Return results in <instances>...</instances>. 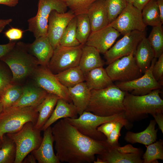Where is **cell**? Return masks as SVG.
I'll list each match as a JSON object with an SVG mask.
<instances>
[{
  "mask_svg": "<svg viewBox=\"0 0 163 163\" xmlns=\"http://www.w3.org/2000/svg\"><path fill=\"white\" fill-rule=\"evenodd\" d=\"M56 155L61 162L91 163L95 155H101L110 145L106 141L97 140L82 134L66 118L51 127Z\"/></svg>",
  "mask_w": 163,
  "mask_h": 163,
  "instance_id": "6da1fadb",
  "label": "cell"
},
{
  "mask_svg": "<svg viewBox=\"0 0 163 163\" xmlns=\"http://www.w3.org/2000/svg\"><path fill=\"white\" fill-rule=\"evenodd\" d=\"M160 89L143 95H136L126 92L123 101L124 115L129 123L147 118L148 114L163 113V100Z\"/></svg>",
  "mask_w": 163,
  "mask_h": 163,
  "instance_id": "7a4b0ae2",
  "label": "cell"
},
{
  "mask_svg": "<svg viewBox=\"0 0 163 163\" xmlns=\"http://www.w3.org/2000/svg\"><path fill=\"white\" fill-rule=\"evenodd\" d=\"M125 93L114 84L103 89L91 90L85 111L102 117L124 113L123 101Z\"/></svg>",
  "mask_w": 163,
  "mask_h": 163,
  "instance_id": "3957f363",
  "label": "cell"
},
{
  "mask_svg": "<svg viewBox=\"0 0 163 163\" xmlns=\"http://www.w3.org/2000/svg\"><path fill=\"white\" fill-rule=\"evenodd\" d=\"M9 67L13 83L32 75L39 65L37 59L30 54L26 44L17 42L13 49L0 59Z\"/></svg>",
  "mask_w": 163,
  "mask_h": 163,
  "instance_id": "277c9868",
  "label": "cell"
},
{
  "mask_svg": "<svg viewBox=\"0 0 163 163\" xmlns=\"http://www.w3.org/2000/svg\"><path fill=\"white\" fill-rule=\"evenodd\" d=\"M124 113L110 116L102 117L85 111L77 118H66L72 125L85 135L95 140L106 141V137L97 130V128L106 122L116 121L123 124L126 129H130L131 123L125 119Z\"/></svg>",
  "mask_w": 163,
  "mask_h": 163,
  "instance_id": "5b68a950",
  "label": "cell"
},
{
  "mask_svg": "<svg viewBox=\"0 0 163 163\" xmlns=\"http://www.w3.org/2000/svg\"><path fill=\"white\" fill-rule=\"evenodd\" d=\"M36 107H10L4 109L0 114V138L4 135L17 132L27 123L35 125L38 113Z\"/></svg>",
  "mask_w": 163,
  "mask_h": 163,
  "instance_id": "8992f818",
  "label": "cell"
},
{
  "mask_svg": "<svg viewBox=\"0 0 163 163\" xmlns=\"http://www.w3.org/2000/svg\"><path fill=\"white\" fill-rule=\"evenodd\" d=\"M40 129L31 122L26 123L18 131L5 134L14 142L16 154L14 163H21L26 156L40 146L43 139Z\"/></svg>",
  "mask_w": 163,
  "mask_h": 163,
  "instance_id": "52a82bcc",
  "label": "cell"
},
{
  "mask_svg": "<svg viewBox=\"0 0 163 163\" xmlns=\"http://www.w3.org/2000/svg\"><path fill=\"white\" fill-rule=\"evenodd\" d=\"M68 8L64 0H39L36 14L27 21L28 30L35 38L47 35L48 18L51 12L55 10L65 13Z\"/></svg>",
  "mask_w": 163,
  "mask_h": 163,
  "instance_id": "ba28073f",
  "label": "cell"
},
{
  "mask_svg": "<svg viewBox=\"0 0 163 163\" xmlns=\"http://www.w3.org/2000/svg\"><path fill=\"white\" fill-rule=\"evenodd\" d=\"M134 53L117 59L108 65L106 71L113 82H126L136 79L142 75L137 65Z\"/></svg>",
  "mask_w": 163,
  "mask_h": 163,
  "instance_id": "9c48e42d",
  "label": "cell"
},
{
  "mask_svg": "<svg viewBox=\"0 0 163 163\" xmlns=\"http://www.w3.org/2000/svg\"><path fill=\"white\" fill-rule=\"evenodd\" d=\"M84 45L72 47L58 45L54 50L47 67L54 74L78 66Z\"/></svg>",
  "mask_w": 163,
  "mask_h": 163,
  "instance_id": "30bf717a",
  "label": "cell"
},
{
  "mask_svg": "<svg viewBox=\"0 0 163 163\" xmlns=\"http://www.w3.org/2000/svg\"><path fill=\"white\" fill-rule=\"evenodd\" d=\"M157 59L154 58L149 68L141 76L128 82H117L115 85L121 90L136 95H143L160 89L163 85L155 79L152 72Z\"/></svg>",
  "mask_w": 163,
  "mask_h": 163,
  "instance_id": "8fae6325",
  "label": "cell"
},
{
  "mask_svg": "<svg viewBox=\"0 0 163 163\" xmlns=\"http://www.w3.org/2000/svg\"><path fill=\"white\" fill-rule=\"evenodd\" d=\"M146 37L145 31L134 30L123 35L104 54L108 65L115 60L128 55L136 51L140 41Z\"/></svg>",
  "mask_w": 163,
  "mask_h": 163,
  "instance_id": "7c38bea8",
  "label": "cell"
},
{
  "mask_svg": "<svg viewBox=\"0 0 163 163\" xmlns=\"http://www.w3.org/2000/svg\"><path fill=\"white\" fill-rule=\"evenodd\" d=\"M37 86L72 102L68 88L62 85L47 66L39 65L32 75Z\"/></svg>",
  "mask_w": 163,
  "mask_h": 163,
  "instance_id": "4fadbf2b",
  "label": "cell"
},
{
  "mask_svg": "<svg viewBox=\"0 0 163 163\" xmlns=\"http://www.w3.org/2000/svg\"><path fill=\"white\" fill-rule=\"evenodd\" d=\"M109 25L123 35L134 30L144 31L146 27L143 21L141 11L129 3Z\"/></svg>",
  "mask_w": 163,
  "mask_h": 163,
  "instance_id": "5bb4252c",
  "label": "cell"
},
{
  "mask_svg": "<svg viewBox=\"0 0 163 163\" xmlns=\"http://www.w3.org/2000/svg\"><path fill=\"white\" fill-rule=\"evenodd\" d=\"M75 16L70 10L61 13L53 11L48 20L47 36L54 50L59 45L68 25Z\"/></svg>",
  "mask_w": 163,
  "mask_h": 163,
  "instance_id": "9a60e30c",
  "label": "cell"
},
{
  "mask_svg": "<svg viewBox=\"0 0 163 163\" xmlns=\"http://www.w3.org/2000/svg\"><path fill=\"white\" fill-rule=\"evenodd\" d=\"M120 33L108 25L98 30L91 32L85 45L95 47L104 54L113 45Z\"/></svg>",
  "mask_w": 163,
  "mask_h": 163,
  "instance_id": "2e32d148",
  "label": "cell"
},
{
  "mask_svg": "<svg viewBox=\"0 0 163 163\" xmlns=\"http://www.w3.org/2000/svg\"><path fill=\"white\" fill-rule=\"evenodd\" d=\"M43 131V137L40 146L31 152L39 163H60L54 152V141L51 127H49Z\"/></svg>",
  "mask_w": 163,
  "mask_h": 163,
  "instance_id": "e0dca14e",
  "label": "cell"
},
{
  "mask_svg": "<svg viewBox=\"0 0 163 163\" xmlns=\"http://www.w3.org/2000/svg\"><path fill=\"white\" fill-rule=\"evenodd\" d=\"M28 52L37 60L39 65L47 66L54 49L47 35L35 38L31 43L26 44Z\"/></svg>",
  "mask_w": 163,
  "mask_h": 163,
  "instance_id": "ac0fdd59",
  "label": "cell"
},
{
  "mask_svg": "<svg viewBox=\"0 0 163 163\" xmlns=\"http://www.w3.org/2000/svg\"><path fill=\"white\" fill-rule=\"evenodd\" d=\"M87 14L91 32L101 29L109 24L105 0H97L94 2L90 6Z\"/></svg>",
  "mask_w": 163,
  "mask_h": 163,
  "instance_id": "d6986e66",
  "label": "cell"
},
{
  "mask_svg": "<svg viewBox=\"0 0 163 163\" xmlns=\"http://www.w3.org/2000/svg\"><path fill=\"white\" fill-rule=\"evenodd\" d=\"M48 93L37 85L25 86L23 87L21 97L11 107L37 106L43 101Z\"/></svg>",
  "mask_w": 163,
  "mask_h": 163,
  "instance_id": "ffe728a7",
  "label": "cell"
},
{
  "mask_svg": "<svg viewBox=\"0 0 163 163\" xmlns=\"http://www.w3.org/2000/svg\"><path fill=\"white\" fill-rule=\"evenodd\" d=\"M78 114L76 108L72 102H69L59 98L51 115L43 127L41 131L45 129L59 119L65 118H76Z\"/></svg>",
  "mask_w": 163,
  "mask_h": 163,
  "instance_id": "44dd1931",
  "label": "cell"
},
{
  "mask_svg": "<svg viewBox=\"0 0 163 163\" xmlns=\"http://www.w3.org/2000/svg\"><path fill=\"white\" fill-rule=\"evenodd\" d=\"M72 102L76 108L79 115L85 111L90 101L91 90L85 82L68 88Z\"/></svg>",
  "mask_w": 163,
  "mask_h": 163,
  "instance_id": "7402d4cb",
  "label": "cell"
},
{
  "mask_svg": "<svg viewBox=\"0 0 163 163\" xmlns=\"http://www.w3.org/2000/svg\"><path fill=\"white\" fill-rule=\"evenodd\" d=\"M104 65L100 53L95 47L84 45L78 66L84 75L91 70L103 67Z\"/></svg>",
  "mask_w": 163,
  "mask_h": 163,
  "instance_id": "603a6c76",
  "label": "cell"
},
{
  "mask_svg": "<svg viewBox=\"0 0 163 163\" xmlns=\"http://www.w3.org/2000/svg\"><path fill=\"white\" fill-rule=\"evenodd\" d=\"M85 76V82L91 90L103 89L114 84L103 67L91 70Z\"/></svg>",
  "mask_w": 163,
  "mask_h": 163,
  "instance_id": "cb8c5ba5",
  "label": "cell"
},
{
  "mask_svg": "<svg viewBox=\"0 0 163 163\" xmlns=\"http://www.w3.org/2000/svg\"><path fill=\"white\" fill-rule=\"evenodd\" d=\"M142 154L125 153L110 146L107 151L98 157L104 163H143Z\"/></svg>",
  "mask_w": 163,
  "mask_h": 163,
  "instance_id": "d4e9b609",
  "label": "cell"
},
{
  "mask_svg": "<svg viewBox=\"0 0 163 163\" xmlns=\"http://www.w3.org/2000/svg\"><path fill=\"white\" fill-rule=\"evenodd\" d=\"M134 55L137 65L144 73L149 68L155 57L153 50L146 37L138 44Z\"/></svg>",
  "mask_w": 163,
  "mask_h": 163,
  "instance_id": "484cf974",
  "label": "cell"
},
{
  "mask_svg": "<svg viewBox=\"0 0 163 163\" xmlns=\"http://www.w3.org/2000/svg\"><path fill=\"white\" fill-rule=\"evenodd\" d=\"M156 123L155 120H151L149 123L144 131L135 133L128 131L124 137L127 142L134 144L139 143L145 146L152 143L157 140L158 129H155Z\"/></svg>",
  "mask_w": 163,
  "mask_h": 163,
  "instance_id": "4316f807",
  "label": "cell"
},
{
  "mask_svg": "<svg viewBox=\"0 0 163 163\" xmlns=\"http://www.w3.org/2000/svg\"><path fill=\"white\" fill-rule=\"evenodd\" d=\"M60 97L54 94L48 93L43 101L37 107L38 113V119L34 125L35 128L41 129L51 115Z\"/></svg>",
  "mask_w": 163,
  "mask_h": 163,
  "instance_id": "83f0119b",
  "label": "cell"
},
{
  "mask_svg": "<svg viewBox=\"0 0 163 163\" xmlns=\"http://www.w3.org/2000/svg\"><path fill=\"white\" fill-rule=\"evenodd\" d=\"M55 75L59 82L67 88L85 81V75L78 66L70 68Z\"/></svg>",
  "mask_w": 163,
  "mask_h": 163,
  "instance_id": "f1b7e54d",
  "label": "cell"
},
{
  "mask_svg": "<svg viewBox=\"0 0 163 163\" xmlns=\"http://www.w3.org/2000/svg\"><path fill=\"white\" fill-rule=\"evenodd\" d=\"M141 11L143 21L146 26L153 27L162 25L156 0H150Z\"/></svg>",
  "mask_w": 163,
  "mask_h": 163,
  "instance_id": "f546056e",
  "label": "cell"
},
{
  "mask_svg": "<svg viewBox=\"0 0 163 163\" xmlns=\"http://www.w3.org/2000/svg\"><path fill=\"white\" fill-rule=\"evenodd\" d=\"M16 154L15 143L6 134L4 135L0 147V163H14Z\"/></svg>",
  "mask_w": 163,
  "mask_h": 163,
  "instance_id": "4dcf8cb0",
  "label": "cell"
},
{
  "mask_svg": "<svg viewBox=\"0 0 163 163\" xmlns=\"http://www.w3.org/2000/svg\"><path fill=\"white\" fill-rule=\"evenodd\" d=\"M76 17V38L81 44L84 45L91 32L89 20L87 14H79Z\"/></svg>",
  "mask_w": 163,
  "mask_h": 163,
  "instance_id": "1f68e13d",
  "label": "cell"
},
{
  "mask_svg": "<svg viewBox=\"0 0 163 163\" xmlns=\"http://www.w3.org/2000/svg\"><path fill=\"white\" fill-rule=\"evenodd\" d=\"M23 92V87L13 83L5 91L0 97L4 110L12 107L20 98Z\"/></svg>",
  "mask_w": 163,
  "mask_h": 163,
  "instance_id": "d6a6232c",
  "label": "cell"
},
{
  "mask_svg": "<svg viewBox=\"0 0 163 163\" xmlns=\"http://www.w3.org/2000/svg\"><path fill=\"white\" fill-rule=\"evenodd\" d=\"M146 150L142 157L143 163H158L163 160V141L161 139L145 146Z\"/></svg>",
  "mask_w": 163,
  "mask_h": 163,
  "instance_id": "836d02e7",
  "label": "cell"
},
{
  "mask_svg": "<svg viewBox=\"0 0 163 163\" xmlns=\"http://www.w3.org/2000/svg\"><path fill=\"white\" fill-rule=\"evenodd\" d=\"M148 40L158 58L163 53V30L162 25L152 27Z\"/></svg>",
  "mask_w": 163,
  "mask_h": 163,
  "instance_id": "e575fe53",
  "label": "cell"
},
{
  "mask_svg": "<svg viewBox=\"0 0 163 163\" xmlns=\"http://www.w3.org/2000/svg\"><path fill=\"white\" fill-rule=\"evenodd\" d=\"M76 23L77 19L75 16L67 26L59 42V45L72 47L81 44L76 38Z\"/></svg>",
  "mask_w": 163,
  "mask_h": 163,
  "instance_id": "d590c367",
  "label": "cell"
},
{
  "mask_svg": "<svg viewBox=\"0 0 163 163\" xmlns=\"http://www.w3.org/2000/svg\"><path fill=\"white\" fill-rule=\"evenodd\" d=\"M109 24L113 21L126 7V0H105Z\"/></svg>",
  "mask_w": 163,
  "mask_h": 163,
  "instance_id": "8d00e7d4",
  "label": "cell"
},
{
  "mask_svg": "<svg viewBox=\"0 0 163 163\" xmlns=\"http://www.w3.org/2000/svg\"><path fill=\"white\" fill-rule=\"evenodd\" d=\"M68 8L75 16L87 14L91 5L97 0H64Z\"/></svg>",
  "mask_w": 163,
  "mask_h": 163,
  "instance_id": "74e56055",
  "label": "cell"
},
{
  "mask_svg": "<svg viewBox=\"0 0 163 163\" xmlns=\"http://www.w3.org/2000/svg\"><path fill=\"white\" fill-rule=\"evenodd\" d=\"M0 60V97L6 90L12 84V76L8 69Z\"/></svg>",
  "mask_w": 163,
  "mask_h": 163,
  "instance_id": "f35d334b",
  "label": "cell"
},
{
  "mask_svg": "<svg viewBox=\"0 0 163 163\" xmlns=\"http://www.w3.org/2000/svg\"><path fill=\"white\" fill-rule=\"evenodd\" d=\"M123 126L124 125L122 123L117 122L115 127L107 138L106 141L110 146L116 147L120 146L118 139L121 136L120 131Z\"/></svg>",
  "mask_w": 163,
  "mask_h": 163,
  "instance_id": "ab89813d",
  "label": "cell"
},
{
  "mask_svg": "<svg viewBox=\"0 0 163 163\" xmlns=\"http://www.w3.org/2000/svg\"><path fill=\"white\" fill-rule=\"evenodd\" d=\"M157 59L153 68L152 74L155 79L163 85V53Z\"/></svg>",
  "mask_w": 163,
  "mask_h": 163,
  "instance_id": "60d3db41",
  "label": "cell"
},
{
  "mask_svg": "<svg viewBox=\"0 0 163 163\" xmlns=\"http://www.w3.org/2000/svg\"><path fill=\"white\" fill-rule=\"evenodd\" d=\"M24 31L21 29L11 27L4 33L5 36L10 41H15L21 39L23 36Z\"/></svg>",
  "mask_w": 163,
  "mask_h": 163,
  "instance_id": "b9f144b4",
  "label": "cell"
},
{
  "mask_svg": "<svg viewBox=\"0 0 163 163\" xmlns=\"http://www.w3.org/2000/svg\"><path fill=\"white\" fill-rule=\"evenodd\" d=\"M117 122L110 121L106 122L99 126L97 128V130L103 134L107 138L115 127Z\"/></svg>",
  "mask_w": 163,
  "mask_h": 163,
  "instance_id": "7bdbcfd3",
  "label": "cell"
},
{
  "mask_svg": "<svg viewBox=\"0 0 163 163\" xmlns=\"http://www.w3.org/2000/svg\"><path fill=\"white\" fill-rule=\"evenodd\" d=\"M119 151L125 153L142 154L140 149L133 147L130 144H128L123 146H120L116 147Z\"/></svg>",
  "mask_w": 163,
  "mask_h": 163,
  "instance_id": "ee69618b",
  "label": "cell"
},
{
  "mask_svg": "<svg viewBox=\"0 0 163 163\" xmlns=\"http://www.w3.org/2000/svg\"><path fill=\"white\" fill-rule=\"evenodd\" d=\"M16 43L15 41H10L7 44H0V59L13 49Z\"/></svg>",
  "mask_w": 163,
  "mask_h": 163,
  "instance_id": "f6af8a7d",
  "label": "cell"
},
{
  "mask_svg": "<svg viewBox=\"0 0 163 163\" xmlns=\"http://www.w3.org/2000/svg\"><path fill=\"white\" fill-rule=\"evenodd\" d=\"M154 118L156 123L158 126L159 128L163 133V113H160L152 115Z\"/></svg>",
  "mask_w": 163,
  "mask_h": 163,
  "instance_id": "bcb514c9",
  "label": "cell"
},
{
  "mask_svg": "<svg viewBox=\"0 0 163 163\" xmlns=\"http://www.w3.org/2000/svg\"><path fill=\"white\" fill-rule=\"evenodd\" d=\"M150 0H134L133 5L138 9L142 10L145 5Z\"/></svg>",
  "mask_w": 163,
  "mask_h": 163,
  "instance_id": "7dc6e473",
  "label": "cell"
},
{
  "mask_svg": "<svg viewBox=\"0 0 163 163\" xmlns=\"http://www.w3.org/2000/svg\"><path fill=\"white\" fill-rule=\"evenodd\" d=\"M18 1L19 0H0V4L13 7L18 4Z\"/></svg>",
  "mask_w": 163,
  "mask_h": 163,
  "instance_id": "c3c4849f",
  "label": "cell"
},
{
  "mask_svg": "<svg viewBox=\"0 0 163 163\" xmlns=\"http://www.w3.org/2000/svg\"><path fill=\"white\" fill-rule=\"evenodd\" d=\"M36 160L31 153L28 154L23 160L22 163H36Z\"/></svg>",
  "mask_w": 163,
  "mask_h": 163,
  "instance_id": "681fc988",
  "label": "cell"
},
{
  "mask_svg": "<svg viewBox=\"0 0 163 163\" xmlns=\"http://www.w3.org/2000/svg\"><path fill=\"white\" fill-rule=\"evenodd\" d=\"M12 21V20L11 18L0 19V33H1L5 27L11 23Z\"/></svg>",
  "mask_w": 163,
  "mask_h": 163,
  "instance_id": "f907efd6",
  "label": "cell"
},
{
  "mask_svg": "<svg viewBox=\"0 0 163 163\" xmlns=\"http://www.w3.org/2000/svg\"><path fill=\"white\" fill-rule=\"evenodd\" d=\"M157 3L160 14L161 19L163 23V0H156Z\"/></svg>",
  "mask_w": 163,
  "mask_h": 163,
  "instance_id": "816d5d0a",
  "label": "cell"
},
{
  "mask_svg": "<svg viewBox=\"0 0 163 163\" xmlns=\"http://www.w3.org/2000/svg\"><path fill=\"white\" fill-rule=\"evenodd\" d=\"M93 163H104V161L100 158L97 157L96 160H94Z\"/></svg>",
  "mask_w": 163,
  "mask_h": 163,
  "instance_id": "f5cc1de1",
  "label": "cell"
},
{
  "mask_svg": "<svg viewBox=\"0 0 163 163\" xmlns=\"http://www.w3.org/2000/svg\"><path fill=\"white\" fill-rule=\"evenodd\" d=\"M4 110L3 107L0 97V114Z\"/></svg>",
  "mask_w": 163,
  "mask_h": 163,
  "instance_id": "db71d44e",
  "label": "cell"
},
{
  "mask_svg": "<svg viewBox=\"0 0 163 163\" xmlns=\"http://www.w3.org/2000/svg\"><path fill=\"white\" fill-rule=\"evenodd\" d=\"M134 0H126L127 3L133 4Z\"/></svg>",
  "mask_w": 163,
  "mask_h": 163,
  "instance_id": "11a10c76",
  "label": "cell"
},
{
  "mask_svg": "<svg viewBox=\"0 0 163 163\" xmlns=\"http://www.w3.org/2000/svg\"><path fill=\"white\" fill-rule=\"evenodd\" d=\"M2 140L0 138V147L1 145V144H2Z\"/></svg>",
  "mask_w": 163,
  "mask_h": 163,
  "instance_id": "9f6ffc18",
  "label": "cell"
}]
</instances>
